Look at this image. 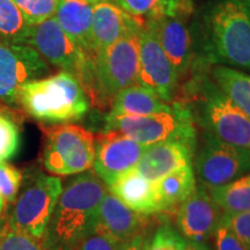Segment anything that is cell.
Instances as JSON below:
<instances>
[{
    "instance_id": "cell-33",
    "label": "cell",
    "mask_w": 250,
    "mask_h": 250,
    "mask_svg": "<svg viewBox=\"0 0 250 250\" xmlns=\"http://www.w3.org/2000/svg\"><path fill=\"white\" fill-rule=\"evenodd\" d=\"M224 220L246 250H250V211L224 213Z\"/></svg>"
},
{
    "instance_id": "cell-13",
    "label": "cell",
    "mask_w": 250,
    "mask_h": 250,
    "mask_svg": "<svg viewBox=\"0 0 250 250\" xmlns=\"http://www.w3.org/2000/svg\"><path fill=\"white\" fill-rule=\"evenodd\" d=\"M145 148L117 131H103L95 137L93 171L108 188L122 175L136 169Z\"/></svg>"
},
{
    "instance_id": "cell-26",
    "label": "cell",
    "mask_w": 250,
    "mask_h": 250,
    "mask_svg": "<svg viewBox=\"0 0 250 250\" xmlns=\"http://www.w3.org/2000/svg\"><path fill=\"white\" fill-rule=\"evenodd\" d=\"M30 27L13 0H0V42L26 43Z\"/></svg>"
},
{
    "instance_id": "cell-22",
    "label": "cell",
    "mask_w": 250,
    "mask_h": 250,
    "mask_svg": "<svg viewBox=\"0 0 250 250\" xmlns=\"http://www.w3.org/2000/svg\"><path fill=\"white\" fill-rule=\"evenodd\" d=\"M196 176L192 165L186 166L154 182L162 212L180 206L196 189Z\"/></svg>"
},
{
    "instance_id": "cell-14",
    "label": "cell",
    "mask_w": 250,
    "mask_h": 250,
    "mask_svg": "<svg viewBox=\"0 0 250 250\" xmlns=\"http://www.w3.org/2000/svg\"><path fill=\"white\" fill-rule=\"evenodd\" d=\"M223 215L208 188L199 184L177 210V230L187 241L206 242L213 237Z\"/></svg>"
},
{
    "instance_id": "cell-30",
    "label": "cell",
    "mask_w": 250,
    "mask_h": 250,
    "mask_svg": "<svg viewBox=\"0 0 250 250\" xmlns=\"http://www.w3.org/2000/svg\"><path fill=\"white\" fill-rule=\"evenodd\" d=\"M125 245L126 243L118 241L99 227L94 226L83 239L64 250H123Z\"/></svg>"
},
{
    "instance_id": "cell-16",
    "label": "cell",
    "mask_w": 250,
    "mask_h": 250,
    "mask_svg": "<svg viewBox=\"0 0 250 250\" xmlns=\"http://www.w3.org/2000/svg\"><path fill=\"white\" fill-rule=\"evenodd\" d=\"M144 22L121 8L112 0L95 2L93 7L90 43L95 57L102 50L107 49L129 34L142 29Z\"/></svg>"
},
{
    "instance_id": "cell-4",
    "label": "cell",
    "mask_w": 250,
    "mask_h": 250,
    "mask_svg": "<svg viewBox=\"0 0 250 250\" xmlns=\"http://www.w3.org/2000/svg\"><path fill=\"white\" fill-rule=\"evenodd\" d=\"M193 120L223 142L250 149V118L233 104L211 78L195 77L187 90Z\"/></svg>"
},
{
    "instance_id": "cell-2",
    "label": "cell",
    "mask_w": 250,
    "mask_h": 250,
    "mask_svg": "<svg viewBox=\"0 0 250 250\" xmlns=\"http://www.w3.org/2000/svg\"><path fill=\"white\" fill-rule=\"evenodd\" d=\"M107 188L93 170L74 177L62 190L44 241L50 250L67 249L93 229Z\"/></svg>"
},
{
    "instance_id": "cell-12",
    "label": "cell",
    "mask_w": 250,
    "mask_h": 250,
    "mask_svg": "<svg viewBox=\"0 0 250 250\" xmlns=\"http://www.w3.org/2000/svg\"><path fill=\"white\" fill-rule=\"evenodd\" d=\"M179 77L165 54L151 28L143 24L139 37V67L137 83L159 96L162 101L171 102L177 87Z\"/></svg>"
},
{
    "instance_id": "cell-29",
    "label": "cell",
    "mask_w": 250,
    "mask_h": 250,
    "mask_svg": "<svg viewBox=\"0 0 250 250\" xmlns=\"http://www.w3.org/2000/svg\"><path fill=\"white\" fill-rule=\"evenodd\" d=\"M31 26L55 17L59 0H13Z\"/></svg>"
},
{
    "instance_id": "cell-6",
    "label": "cell",
    "mask_w": 250,
    "mask_h": 250,
    "mask_svg": "<svg viewBox=\"0 0 250 250\" xmlns=\"http://www.w3.org/2000/svg\"><path fill=\"white\" fill-rule=\"evenodd\" d=\"M104 131H117L144 146L168 140L197 145L196 122L186 103H171L168 110L146 116L105 117Z\"/></svg>"
},
{
    "instance_id": "cell-10",
    "label": "cell",
    "mask_w": 250,
    "mask_h": 250,
    "mask_svg": "<svg viewBox=\"0 0 250 250\" xmlns=\"http://www.w3.org/2000/svg\"><path fill=\"white\" fill-rule=\"evenodd\" d=\"M26 44L33 46L46 62L74 74L81 85L88 79L93 58L67 36L55 17L31 26Z\"/></svg>"
},
{
    "instance_id": "cell-9",
    "label": "cell",
    "mask_w": 250,
    "mask_h": 250,
    "mask_svg": "<svg viewBox=\"0 0 250 250\" xmlns=\"http://www.w3.org/2000/svg\"><path fill=\"white\" fill-rule=\"evenodd\" d=\"M196 154L195 170L199 184L212 188L223 187L250 170V149L223 142L204 131Z\"/></svg>"
},
{
    "instance_id": "cell-7",
    "label": "cell",
    "mask_w": 250,
    "mask_h": 250,
    "mask_svg": "<svg viewBox=\"0 0 250 250\" xmlns=\"http://www.w3.org/2000/svg\"><path fill=\"white\" fill-rule=\"evenodd\" d=\"M44 146L42 164L54 175L81 174L93 167L95 159V136L76 124L43 126Z\"/></svg>"
},
{
    "instance_id": "cell-18",
    "label": "cell",
    "mask_w": 250,
    "mask_h": 250,
    "mask_svg": "<svg viewBox=\"0 0 250 250\" xmlns=\"http://www.w3.org/2000/svg\"><path fill=\"white\" fill-rule=\"evenodd\" d=\"M146 224V215L130 210L110 192L105 193L100 203L95 226L118 241L127 243L143 234Z\"/></svg>"
},
{
    "instance_id": "cell-24",
    "label": "cell",
    "mask_w": 250,
    "mask_h": 250,
    "mask_svg": "<svg viewBox=\"0 0 250 250\" xmlns=\"http://www.w3.org/2000/svg\"><path fill=\"white\" fill-rule=\"evenodd\" d=\"M140 21L159 17H186L191 11L189 0H112Z\"/></svg>"
},
{
    "instance_id": "cell-37",
    "label": "cell",
    "mask_w": 250,
    "mask_h": 250,
    "mask_svg": "<svg viewBox=\"0 0 250 250\" xmlns=\"http://www.w3.org/2000/svg\"><path fill=\"white\" fill-rule=\"evenodd\" d=\"M4 208H5V201H4V198H2V196L0 195V217H1L2 211H4Z\"/></svg>"
},
{
    "instance_id": "cell-17",
    "label": "cell",
    "mask_w": 250,
    "mask_h": 250,
    "mask_svg": "<svg viewBox=\"0 0 250 250\" xmlns=\"http://www.w3.org/2000/svg\"><path fill=\"white\" fill-rule=\"evenodd\" d=\"M197 145L168 140L146 146L136 170L151 182H156L166 175L192 165Z\"/></svg>"
},
{
    "instance_id": "cell-31",
    "label": "cell",
    "mask_w": 250,
    "mask_h": 250,
    "mask_svg": "<svg viewBox=\"0 0 250 250\" xmlns=\"http://www.w3.org/2000/svg\"><path fill=\"white\" fill-rule=\"evenodd\" d=\"M187 240L170 224H162L152 239L147 240L145 250H181Z\"/></svg>"
},
{
    "instance_id": "cell-23",
    "label": "cell",
    "mask_w": 250,
    "mask_h": 250,
    "mask_svg": "<svg viewBox=\"0 0 250 250\" xmlns=\"http://www.w3.org/2000/svg\"><path fill=\"white\" fill-rule=\"evenodd\" d=\"M210 78L235 107L250 118V76L235 68L218 65Z\"/></svg>"
},
{
    "instance_id": "cell-34",
    "label": "cell",
    "mask_w": 250,
    "mask_h": 250,
    "mask_svg": "<svg viewBox=\"0 0 250 250\" xmlns=\"http://www.w3.org/2000/svg\"><path fill=\"white\" fill-rule=\"evenodd\" d=\"M215 250H246L241 242L234 235L230 228L228 227L226 221L224 220V215L221 218L220 224L214 233Z\"/></svg>"
},
{
    "instance_id": "cell-38",
    "label": "cell",
    "mask_w": 250,
    "mask_h": 250,
    "mask_svg": "<svg viewBox=\"0 0 250 250\" xmlns=\"http://www.w3.org/2000/svg\"><path fill=\"white\" fill-rule=\"evenodd\" d=\"M243 1V4L246 5V7L248 8V11H249V13H250V0H242Z\"/></svg>"
},
{
    "instance_id": "cell-32",
    "label": "cell",
    "mask_w": 250,
    "mask_h": 250,
    "mask_svg": "<svg viewBox=\"0 0 250 250\" xmlns=\"http://www.w3.org/2000/svg\"><path fill=\"white\" fill-rule=\"evenodd\" d=\"M23 175L14 166L0 162V195L7 204H13L22 184Z\"/></svg>"
},
{
    "instance_id": "cell-39",
    "label": "cell",
    "mask_w": 250,
    "mask_h": 250,
    "mask_svg": "<svg viewBox=\"0 0 250 250\" xmlns=\"http://www.w3.org/2000/svg\"><path fill=\"white\" fill-rule=\"evenodd\" d=\"M92 1L94 2V4H95V2H99V1H102V0H92Z\"/></svg>"
},
{
    "instance_id": "cell-25",
    "label": "cell",
    "mask_w": 250,
    "mask_h": 250,
    "mask_svg": "<svg viewBox=\"0 0 250 250\" xmlns=\"http://www.w3.org/2000/svg\"><path fill=\"white\" fill-rule=\"evenodd\" d=\"M208 191L224 213L250 211V173L223 187L208 189Z\"/></svg>"
},
{
    "instance_id": "cell-28",
    "label": "cell",
    "mask_w": 250,
    "mask_h": 250,
    "mask_svg": "<svg viewBox=\"0 0 250 250\" xmlns=\"http://www.w3.org/2000/svg\"><path fill=\"white\" fill-rule=\"evenodd\" d=\"M20 147V130L17 121L0 107V162L17 154Z\"/></svg>"
},
{
    "instance_id": "cell-21",
    "label": "cell",
    "mask_w": 250,
    "mask_h": 250,
    "mask_svg": "<svg viewBox=\"0 0 250 250\" xmlns=\"http://www.w3.org/2000/svg\"><path fill=\"white\" fill-rule=\"evenodd\" d=\"M108 116H146L168 110L171 103L165 102L142 85H132L122 89L111 102Z\"/></svg>"
},
{
    "instance_id": "cell-11",
    "label": "cell",
    "mask_w": 250,
    "mask_h": 250,
    "mask_svg": "<svg viewBox=\"0 0 250 250\" xmlns=\"http://www.w3.org/2000/svg\"><path fill=\"white\" fill-rule=\"evenodd\" d=\"M50 72L44 58L26 43L0 42V101L17 105L21 87Z\"/></svg>"
},
{
    "instance_id": "cell-1",
    "label": "cell",
    "mask_w": 250,
    "mask_h": 250,
    "mask_svg": "<svg viewBox=\"0 0 250 250\" xmlns=\"http://www.w3.org/2000/svg\"><path fill=\"white\" fill-rule=\"evenodd\" d=\"M192 36L203 64L250 71V13L242 0H215L208 5Z\"/></svg>"
},
{
    "instance_id": "cell-36",
    "label": "cell",
    "mask_w": 250,
    "mask_h": 250,
    "mask_svg": "<svg viewBox=\"0 0 250 250\" xmlns=\"http://www.w3.org/2000/svg\"><path fill=\"white\" fill-rule=\"evenodd\" d=\"M181 250H212L206 242H190L187 241Z\"/></svg>"
},
{
    "instance_id": "cell-19",
    "label": "cell",
    "mask_w": 250,
    "mask_h": 250,
    "mask_svg": "<svg viewBox=\"0 0 250 250\" xmlns=\"http://www.w3.org/2000/svg\"><path fill=\"white\" fill-rule=\"evenodd\" d=\"M108 190L136 213L146 217L162 213L154 183L145 179L136 169L122 175L120 179L108 187Z\"/></svg>"
},
{
    "instance_id": "cell-20",
    "label": "cell",
    "mask_w": 250,
    "mask_h": 250,
    "mask_svg": "<svg viewBox=\"0 0 250 250\" xmlns=\"http://www.w3.org/2000/svg\"><path fill=\"white\" fill-rule=\"evenodd\" d=\"M93 7L92 0H59L55 13L62 29L90 58H94L90 43Z\"/></svg>"
},
{
    "instance_id": "cell-27",
    "label": "cell",
    "mask_w": 250,
    "mask_h": 250,
    "mask_svg": "<svg viewBox=\"0 0 250 250\" xmlns=\"http://www.w3.org/2000/svg\"><path fill=\"white\" fill-rule=\"evenodd\" d=\"M0 250H50L44 239L28 235L0 219Z\"/></svg>"
},
{
    "instance_id": "cell-5",
    "label": "cell",
    "mask_w": 250,
    "mask_h": 250,
    "mask_svg": "<svg viewBox=\"0 0 250 250\" xmlns=\"http://www.w3.org/2000/svg\"><path fill=\"white\" fill-rule=\"evenodd\" d=\"M140 30L117 41L93 58L83 88L95 107H108L122 89L137 83Z\"/></svg>"
},
{
    "instance_id": "cell-35",
    "label": "cell",
    "mask_w": 250,
    "mask_h": 250,
    "mask_svg": "<svg viewBox=\"0 0 250 250\" xmlns=\"http://www.w3.org/2000/svg\"><path fill=\"white\" fill-rule=\"evenodd\" d=\"M146 242H147V239H146L145 235L139 234V235L134 236L131 241L127 242L124 246L123 250H145Z\"/></svg>"
},
{
    "instance_id": "cell-8",
    "label": "cell",
    "mask_w": 250,
    "mask_h": 250,
    "mask_svg": "<svg viewBox=\"0 0 250 250\" xmlns=\"http://www.w3.org/2000/svg\"><path fill=\"white\" fill-rule=\"evenodd\" d=\"M62 190L59 177L36 174L15 201L8 218L9 224L28 235L43 239Z\"/></svg>"
},
{
    "instance_id": "cell-15",
    "label": "cell",
    "mask_w": 250,
    "mask_h": 250,
    "mask_svg": "<svg viewBox=\"0 0 250 250\" xmlns=\"http://www.w3.org/2000/svg\"><path fill=\"white\" fill-rule=\"evenodd\" d=\"M184 17H159L144 21L151 28L165 54L169 58L179 79L186 78L195 61L192 31Z\"/></svg>"
},
{
    "instance_id": "cell-3",
    "label": "cell",
    "mask_w": 250,
    "mask_h": 250,
    "mask_svg": "<svg viewBox=\"0 0 250 250\" xmlns=\"http://www.w3.org/2000/svg\"><path fill=\"white\" fill-rule=\"evenodd\" d=\"M19 103L33 118L51 124L79 121L90 105L79 79L67 71L24 83L19 93Z\"/></svg>"
}]
</instances>
